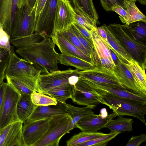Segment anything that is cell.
Masks as SVG:
<instances>
[{"instance_id":"1","label":"cell","mask_w":146,"mask_h":146,"mask_svg":"<svg viewBox=\"0 0 146 146\" xmlns=\"http://www.w3.org/2000/svg\"><path fill=\"white\" fill-rule=\"evenodd\" d=\"M10 42L17 48V54L40 70L41 73L58 70L59 53L51 38L34 32L27 36L11 37Z\"/></svg>"},{"instance_id":"2","label":"cell","mask_w":146,"mask_h":146,"mask_svg":"<svg viewBox=\"0 0 146 146\" xmlns=\"http://www.w3.org/2000/svg\"><path fill=\"white\" fill-rule=\"evenodd\" d=\"M98 94L100 95V103L108 106L117 116L128 115L135 117L146 125L144 117L146 114V104L109 94Z\"/></svg>"},{"instance_id":"3","label":"cell","mask_w":146,"mask_h":146,"mask_svg":"<svg viewBox=\"0 0 146 146\" xmlns=\"http://www.w3.org/2000/svg\"><path fill=\"white\" fill-rule=\"evenodd\" d=\"M107 26L133 59L145 69L146 44L135 39L123 25L114 23Z\"/></svg>"},{"instance_id":"4","label":"cell","mask_w":146,"mask_h":146,"mask_svg":"<svg viewBox=\"0 0 146 146\" xmlns=\"http://www.w3.org/2000/svg\"><path fill=\"white\" fill-rule=\"evenodd\" d=\"M71 121V117L68 114H58L50 118L47 131L34 146H59L62 137L70 131Z\"/></svg>"},{"instance_id":"5","label":"cell","mask_w":146,"mask_h":146,"mask_svg":"<svg viewBox=\"0 0 146 146\" xmlns=\"http://www.w3.org/2000/svg\"><path fill=\"white\" fill-rule=\"evenodd\" d=\"M20 94L10 83L6 82L0 111V129L19 120L16 108Z\"/></svg>"},{"instance_id":"6","label":"cell","mask_w":146,"mask_h":146,"mask_svg":"<svg viewBox=\"0 0 146 146\" xmlns=\"http://www.w3.org/2000/svg\"><path fill=\"white\" fill-rule=\"evenodd\" d=\"M76 74L80 79L125 88L120 82L113 70L104 67L100 62L89 69L84 70H78Z\"/></svg>"},{"instance_id":"7","label":"cell","mask_w":146,"mask_h":146,"mask_svg":"<svg viewBox=\"0 0 146 146\" xmlns=\"http://www.w3.org/2000/svg\"><path fill=\"white\" fill-rule=\"evenodd\" d=\"M41 71L29 62L19 57L12 50L5 71L6 76L17 78H29L37 80Z\"/></svg>"},{"instance_id":"8","label":"cell","mask_w":146,"mask_h":146,"mask_svg":"<svg viewBox=\"0 0 146 146\" xmlns=\"http://www.w3.org/2000/svg\"><path fill=\"white\" fill-rule=\"evenodd\" d=\"M78 69L69 68L58 70L46 74H41L36 82V92L44 94L50 90L64 84L69 83V78L77 74Z\"/></svg>"},{"instance_id":"9","label":"cell","mask_w":146,"mask_h":146,"mask_svg":"<svg viewBox=\"0 0 146 146\" xmlns=\"http://www.w3.org/2000/svg\"><path fill=\"white\" fill-rule=\"evenodd\" d=\"M74 87L71 99L75 103L86 106L92 109L101 104L100 95L84 80L79 78Z\"/></svg>"},{"instance_id":"10","label":"cell","mask_w":146,"mask_h":146,"mask_svg":"<svg viewBox=\"0 0 146 146\" xmlns=\"http://www.w3.org/2000/svg\"><path fill=\"white\" fill-rule=\"evenodd\" d=\"M36 17L35 10L27 3L20 8L18 19L11 37L27 36L35 32Z\"/></svg>"},{"instance_id":"11","label":"cell","mask_w":146,"mask_h":146,"mask_svg":"<svg viewBox=\"0 0 146 146\" xmlns=\"http://www.w3.org/2000/svg\"><path fill=\"white\" fill-rule=\"evenodd\" d=\"M58 0H47L42 11L37 16L35 32L50 37L54 30L56 9Z\"/></svg>"},{"instance_id":"12","label":"cell","mask_w":146,"mask_h":146,"mask_svg":"<svg viewBox=\"0 0 146 146\" xmlns=\"http://www.w3.org/2000/svg\"><path fill=\"white\" fill-rule=\"evenodd\" d=\"M20 8L19 0H1L0 23L4 31L11 37L17 23Z\"/></svg>"},{"instance_id":"13","label":"cell","mask_w":146,"mask_h":146,"mask_svg":"<svg viewBox=\"0 0 146 146\" xmlns=\"http://www.w3.org/2000/svg\"><path fill=\"white\" fill-rule=\"evenodd\" d=\"M50 118L26 121L23 125L22 133L25 146H34L45 134L48 128Z\"/></svg>"},{"instance_id":"14","label":"cell","mask_w":146,"mask_h":146,"mask_svg":"<svg viewBox=\"0 0 146 146\" xmlns=\"http://www.w3.org/2000/svg\"><path fill=\"white\" fill-rule=\"evenodd\" d=\"M75 15L74 8L69 0H58L53 32L60 33L67 29L74 23Z\"/></svg>"},{"instance_id":"15","label":"cell","mask_w":146,"mask_h":146,"mask_svg":"<svg viewBox=\"0 0 146 146\" xmlns=\"http://www.w3.org/2000/svg\"><path fill=\"white\" fill-rule=\"evenodd\" d=\"M23 124L18 121L0 129V146H25L22 133Z\"/></svg>"},{"instance_id":"16","label":"cell","mask_w":146,"mask_h":146,"mask_svg":"<svg viewBox=\"0 0 146 146\" xmlns=\"http://www.w3.org/2000/svg\"><path fill=\"white\" fill-rule=\"evenodd\" d=\"M117 115L113 112L105 118H102L100 115L94 113L89 114L83 117L75 125V127L80 129L82 131L95 133L105 128L107 123Z\"/></svg>"},{"instance_id":"17","label":"cell","mask_w":146,"mask_h":146,"mask_svg":"<svg viewBox=\"0 0 146 146\" xmlns=\"http://www.w3.org/2000/svg\"><path fill=\"white\" fill-rule=\"evenodd\" d=\"M84 80L98 94H109L121 97L138 101L146 104V96L138 95L125 88Z\"/></svg>"},{"instance_id":"18","label":"cell","mask_w":146,"mask_h":146,"mask_svg":"<svg viewBox=\"0 0 146 146\" xmlns=\"http://www.w3.org/2000/svg\"><path fill=\"white\" fill-rule=\"evenodd\" d=\"M96 29L93 30L91 33L96 55L103 66L113 70L115 65L111 57L109 48L110 46L99 36Z\"/></svg>"},{"instance_id":"19","label":"cell","mask_w":146,"mask_h":146,"mask_svg":"<svg viewBox=\"0 0 146 146\" xmlns=\"http://www.w3.org/2000/svg\"><path fill=\"white\" fill-rule=\"evenodd\" d=\"M113 70L126 89L138 95L146 96V92L142 89L131 72L123 63L120 61Z\"/></svg>"},{"instance_id":"20","label":"cell","mask_w":146,"mask_h":146,"mask_svg":"<svg viewBox=\"0 0 146 146\" xmlns=\"http://www.w3.org/2000/svg\"><path fill=\"white\" fill-rule=\"evenodd\" d=\"M51 38L54 43L58 47L61 54L80 58L95 65L90 57L82 53L66 38L60 33L54 32Z\"/></svg>"},{"instance_id":"21","label":"cell","mask_w":146,"mask_h":146,"mask_svg":"<svg viewBox=\"0 0 146 146\" xmlns=\"http://www.w3.org/2000/svg\"><path fill=\"white\" fill-rule=\"evenodd\" d=\"M58 114L69 115L64 104L58 101L55 105L37 106L26 121L49 118Z\"/></svg>"},{"instance_id":"22","label":"cell","mask_w":146,"mask_h":146,"mask_svg":"<svg viewBox=\"0 0 146 146\" xmlns=\"http://www.w3.org/2000/svg\"><path fill=\"white\" fill-rule=\"evenodd\" d=\"M7 82L11 84L21 95L31 96L36 92V80L29 78H19L6 76Z\"/></svg>"},{"instance_id":"23","label":"cell","mask_w":146,"mask_h":146,"mask_svg":"<svg viewBox=\"0 0 146 146\" xmlns=\"http://www.w3.org/2000/svg\"><path fill=\"white\" fill-rule=\"evenodd\" d=\"M104 25L106 32L108 42L111 47L110 48L115 53L120 61L127 63L133 59V58L110 31L107 25Z\"/></svg>"},{"instance_id":"24","label":"cell","mask_w":146,"mask_h":146,"mask_svg":"<svg viewBox=\"0 0 146 146\" xmlns=\"http://www.w3.org/2000/svg\"><path fill=\"white\" fill-rule=\"evenodd\" d=\"M37 106L32 102L30 95H21L16 108L19 120L23 123L25 122Z\"/></svg>"},{"instance_id":"25","label":"cell","mask_w":146,"mask_h":146,"mask_svg":"<svg viewBox=\"0 0 146 146\" xmlns=\"http://www.w3.org/2000/svg\"><path fill=\"white\" fill-rule=\"evenodd\" d=\"M74 86L69 83L63 84L52 89L44 94L49 96L57 101L64 104L66 100L71 98L73 93Z\"/></svg>"},{"instance_id":"26","label":"cell","mask_w":146,"mask_h":146,"mask_svg":"<svg viewBox=\"0 0 146 146\" xmlns=\"http://www.w3.org/2000/svg\"><path fill=\"white\" fill-rule=\"evenodd\" d=\"M135 1L125 0L124 4L126 16L124 24L142 21L146 23V17L137 7Z\"/></svg>"},{"instance_id":"27","label":"cell","mask_w":146,"mask_h":146,"mask_svg":"<svg viewBox=\"0 0 146 146\" xmlns=\"http://www.w3.org/2000/svg\"><path fill=\"white\" fill-rule=\"evenodd\" d=\"M115 119H111L107 124L105 128L110 130V132H118L121 133L124 131H133V120L131 118L124 117L121 115L118 116Z\"/></svg>"},{"instance_id":"28","label":"cell","mask_w":146,"mask_h":146,"mask_svg":"<svg viewBox=\"0 0 146 146\" xmlns=\"http://www.w3.org/2000/svg\"><path fill=\"white\" fill-rule=\"evenodd\" d=\"M58 60L59 63L62 64L72 66L81 70L89 69L95 66L91 63L80 58L61 54H58Z\"/></svg>"},{"instance_id":"29","label":"cell","mask_w":146,"mask_h":146,"mask_svg":"<svg viewBox=\"0 0 146 146\" xmlns=\"http://www.w3.org/2000/svg\"><path fill=\"white\" fill-rule=\"evenodd\" d=\"M123 63L131 72L142 89L146 92L145 69L133 59L128 61L127 63Z\"/></svg>"},{"instance_id":"30","label":"cell","mask_w":146,"mask_h":146,"mask_svg":"<svg viewBox=\"0 0 146 146\" xmlns=\"http://www.w3.org/2000/svg\"><path fill=\"white\" fill-rule=\"evenodd\" d=\"M146 23L143 21H139L123 25L135 39L145 44Z\"/></svg>"},{"instance_id":"31","label":"cell","mask_w":146,"mask_h":146,"mask_svg":"<svg viewBox=\"0 0 146 146\" xmlns=\"http://www.w3.org/2000/svg\"><path fill=\"white\" fill-rule=\"evenodd\" d=\"M68 113L71 116L72 121L70 125V131L74 129L77 122L81 118L88 115L93 113L92 109L87 107H78L66 103H64Z\"/></svg>"},{"instance_id":"32","label":"cell","mask_w":146,"mask_h":146,"mask_svg":"<svg viewBox=\"0 0 146 146\" xmlns=\"http://www.w3.org/2000/svg\"><path fill=\"white\" fill-rule=\"evenodd\" d=\"M74 8H78L86 14L97 24L98 16L92 0H70Z\"/></svg>"},{"instance_id":"33","label":"cell","mask_w":146,"mask_h":146,"mask_svg":"<svg viewBox=\"0 0 146 146\" xmlns=\"http://www.w3.org/2000/svg\"><path fill=\"white\" fill-rule=\"evenodd\" d=\"M106 133L100 132L95 133L82 131L72 136L66 142L68 146H77L80 144L104 135Z\"/></svg>"},{"instance_id":"34","label":"cell","mask_w":146,"mask_h":146,"mask_svg":"<svg viewBox=\"0 0 146 146\" xmlns=\"http://www.w3.org/2000/svg\"><path fill=\"white\" fill-rule=\"evenodd\" d=\"M74 9L75 12L74 22L77 23L91 33L96 29V24L93 20L80 9Z\"/></svg>"},{"instance_id":"35","label":"cell","mask_w":146,"mask_h":146,"mask_svg":"<svg viewBox=\"0 0 146 146\" xmlns=\"http://www.w3.org/2000/svg\"><path fill=\"white\" fill-rule=\"evenodd\" d=\"M30 96L32 102L36 106L55 105L58 103L55 99L36 92H33Z\"/></svg>"},{"instance_id":"36","label":"cell","mask_w":146,"mask_h":146,"mask_svg":"<svg viewBox=\"0 0 146 146\" xmlns=\"http://www.w3.org/2000/svg\"><path fill=\"white\" fill-rule=\"evenodd\" d=\"M120 133L118 132H110L104 135L80 144L77 146H105L110 141Z\"/></svg>"},{"instance_id":"37","label":"cell","mask_w":146,"mask_h":146,"mask_svg":"<svg viewBox=\"0 0 146 146\" xmlns=\"http://www.w3.org/2000/svg\"><path fill=\"white\" fill-rule=\"evenodd\" d=\"M71 25L67 29L60 33L69 41L82 53L90 57L87 51L82 45L78 38L74 33Z\"/></svg>"},{"instance_id":"38","label":"cell","mask_w":146,"mask_h":146,"mask_svg":"<svg viewBox=\"0 0 146 146\" xmlns=\"http://www.w3.org/2000/svg\"><path fill=\"white\" fill-rule=\"evenodd\" d=\"M10 57V54L6 49L0 48V82L6 78L5 71Z\"/></svg>"},{"instance_id":"39","label":"cell","mask_w":146,"mask_h":146,"mask_svg":"<svg viewBox=\"0 0 146 146\" xmlns=\"http://www.w3.org/2000/svg\"><path fill=\"white\" fill-rule=\"evenodd\" d=\"M10 38L3 30L0 23V48L6 49L10 54L12 50L10 45Z\"/></svg>"},{"instance_id":"40","label":"cell","mask_w":146,"mask_h":146,"mask_svg":"<svg viewBox=\"0 0 146 146\" xmlns=\"http://www.w3.org/2000/svg\"><path fill=\"white\" fill-rule=\"evenodd\" d=\"M125 0H100L101 4L103 8L106 11H111L113 7L115 5H119L124 8ZM135 1V0H127Z\"/></svg>"},{"instance_id":"41","label":"cell","mask_w":146,"mask_h":146,"mask_svg":"<svg viewBox=\"0 0 146 146\" xmlns=\"http://www.w3.org/2000/svg\"><path fill=\"white\" fill-rule=\"evenodd\" d=\"M146 141V134H141L138 136H133L128 141L126 146H139Z\"/></svg>"},{"instance_id":"42","label":"cell","mask_w":146,"mask_h":146,"mask_svg":"<svg viewBox=\"0 0 146 146\" xmlns=\"http://www.w3.org/2000/svg\"><path fill=\"white\" fill-rule=\"evenodd\" d=\"M73 24L90 44L94 47L91 33L76 22H74Z\"/></svg>"},{"instance_id":"43","label":"cell","mask_w":146,"mask_h":146,"mask_svg":"<svg viewBox=\"0 0 146 146\" xmlns=\"http://www.w3.org/2000/svg\"><path fill=\"white\" fill-rule=\"evenodd\" d=\"M47 0H37L33 8L35 10L36 17L39 14L44 6Z\"/></svg>"},{"instance_id":"44","label":"cell","mask_w":146,"mask_h":146,"mask_svg":"<svg viewBox=\"0 0 146 146\" xmlns=\"http://www.w3.org/2000/svg\"><path fill=\"white\" fill-rule=\"evenodd\" d=\"M96 31L99 36L102 38L107 43L109 44L108 41L107 33L104 26L97 27Z\"/></svg>"},{"instance_id":"45","label":"cell","mask_w":146,"mask_h":146,"mask_svg":"<svg viewBox=\"0 0 146 146\" xmlns=\"http://www.w3.org/2000/svg\"><path fill=\"white\" fill-rule=\"evenodd\" d=\"M5 85L6 82L3 81L0 82V111L3 101Z\"/></svg>"},{"instance_id":"46","label":"cell","mask_w":146,"mask_h":146,"mask_svg":"<svg viewBox=\"0 0 146 146\" xmlns=\"http://www.w3.org/2000/svg\"><path fill=\"white\" fill-rule=\"evenodd\" d=\"M78 80L79 76L77 74L72 75L69 78V84L74 86L77 82Z\"/></svg>"},{"instance_id":"47","label":"cell","mask_w":146,"mask_h":146,"mask_svg":"<svg viewBox=\"0 0 146 146\" xmlns=\"http://www.w3.org/2000/svg\"><path fill=\"white\" fill-rule=\"evenodd\" d=\"M110 49L111 57L113 62L116 66L120 62V61L112 50L110 48Z\"/></svg>"},{"instance_id":"48","label":"cell","mask_w":146,"mask_h":146,"mask_svg":"<svg viewBox=\"0 0 146 146\" xmlns=\"http://www.w3.org/2000/svg\"><path fill=\"white\" fill-rule=\"evenodd\" d=\"M100 115L102 118H106L108 115L106 109L104 108L101 109L100 111Z\"/></svg>"},{"instance_id":"49","label":"cell","mask_w":146,"mask_h":146,"mask_svg":"<svg viewBox=\"0 0 146 146\" xmlns=\"http://www.w3.org/2000/svg\"><path fill=\"white\" fill-rule=\"evenodd\" d=\"M37 0H27V3L32 8L34 7Z\"/></svg>"},{"instance_id":"50","label":"cell","mask_w":146,"mask_h":146,"mask_svg":"<svg viewBox=\"0 0 146 146\" xmlns=\"http://www.w3.org/2000/svg\"><path fill=\"white\" fill-rule=\"evenodd\" d=\"M27 3V0H19V5L20 7Z\"/></svg>"},{"instance_id":"51","label":"cell","mask_w":146,"mask_h":146,"mask_svg":"<svg viewBox=\"0 0 146 146\" xmlns=\"http://www.w3.org/2000/svg\"><path fill=\"white\" fill-rule=\"evenodd\" d=\"M135 1H137L139 2L142 5H146V0H135Z\"/></svg>"},{"instance_id":"52","label":"cell","mask_w":146,"mask_h":146,"mask_svg":"<svg viewBox=\"0 0 146 146\" xmlns=\"http://www.w3.org/2000/svg\"><path fill=\"white\" fill-rule=\"evenodd\" d=\"M1 1V0H0V2Z\"/></svg>"}]
</instances>
